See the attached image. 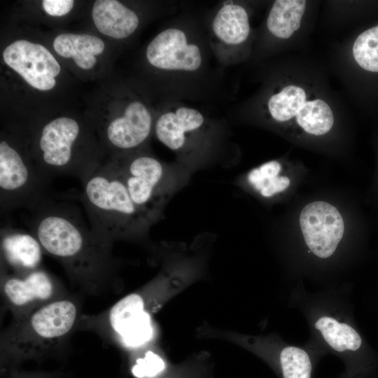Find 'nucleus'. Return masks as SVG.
I'll return each instance as SVG.
<instances>
[{
  "mask_svg": "<svg viewBox=\"0 0 378 378\" xmlns=\"http://www.w3.org/2000/svg\"><path fill=\"white\" fill-rule=\"evenodd\" d=\"M225 122L185 102H164L155 117L157 139L182 160L197 162L220 155L229 145Z\"/></svg>",
  "mask_w": 378,
  "mask_h": 378,
  "instance_id": "obj_4",
  "label": "nucleus"
},
{
  "mask_svg": "<svg viewBox=\"0 0 378 378\" xmlns=\"http://www.w3.org/2000/svg\"><path fill=\"white\" fill-rule=\"evenodd\" d=\"M352 52L362 69L378 72V25L358 35L354 43Z\"/></svg>",
  "mask_w": 378,
  "mask_h": 378,
  "instance_id": "obj_21",
  "label": "nucleus"
},
{
  "mask_svg": "<svg viewBox=\"0 0 378 378\" xmlns=\"http://www.w3.org/2000/svg\"><path fill=\"white\" fill-rule=\"evenodd\" d=\"M299 223L304 241L317 257L327 258L335 251L344 232L338 209L324 201H314L302 209Z\"/></svg>",
  "mask_w": 378,
  "mask_h": 378,
  "instance_id": "obj_12",
  "label": "nucleus"
},
{
  "mask_svg": "<svg viewBox=\"0 0 378 378\" xmlns=\"http://www.w3.org/2000/svg\"><path fill=\"white\" fill-rule=\"evenodd\" d=\"M81 132L79 123L68 117L55 118L41 129L37 143L39 153L34 160L51 181L69 176L82 182L101 167L77 152Z\"/></svg>",
  "mask_w": 378,
  "mask_h": 378,
  "instance_id": "obj_9",
  "label": "nucleus"
},
{
  "mask_svg": "<svg viewBox=\"0 0 378 378\" xmlns=\"http://www.w3.org/2000/svg\"><path fill=\"white\" fill-rule=\"evenodd\" d=\"M260 111L271 122L294 123L307 134L322 136L330 131L334 115L322 99H310L301 86L287 85L265 90L261 97Z\"/></svg>",
  "mask_w": 378,
  "mask_h": 378,
  "instance_id": "obj_10",
  "label": "nucleus"
},
{
  "mask_svg": "<svg viewBox=\"0 0 378 378\" xmlns=\"http://www.w3.org/2000/svg\"><path fill=\"white\" fill-rule=\"evenodd\" d=\"M111 161L133 202L154 223L157 222L176 188L171 167L139 150L119 156Z\"/></svg>",
  "mask_w": 378,
  "mask_h": 378,
  "instance_id": "obj_6",
  "label": "nucleus"
},
{
  "mask_svg": "<svg viewBox=\"0 0 378 378\" xmlns=\"http://www.w3.org/2000/svg\"><path fill=\"white\" fill-rule=\"evenodd\" d=\"M92 16L102 34L116 39L132 36L140 24L138 13L116 0L95 1Z\"/></svg>",
  "mask_w": 378,
  "mask_h": 378,
  "instance_id": "obj_16",
  "label": "nucleus"
},
{
  "mask_svg": "<svg viewBox=\"0 0 378 378\" xmlns=\"http://www.w3.org/2000/svg\"><path fill=\"white\" fill-rule=\"evenodd\" d=\"M153 329L149 312H145L130 322L117 335L127 346L138 347L148 342Z\"/></svg>",
  "mask_w": 378,
  "mask_h": 378,
  "instance_id": "obj_22",
  "label": "nucleus"
},
{
  "mask_svg": "<svg viewBox=\"0 0 378 378\" xmlns=\"http://www.w3.org/2000/svg\"><path fill=\"white\" fill-rule=\"evenodd\" d=\"M281 164L277 160L267 162L251 169L246 179L262 197L270 198L284 191L290 185L288 177L281 175Z\"/></svg>",
  "mask_w": 378,
  "mask_h": 378,
  "instance_id": "obj_19",
  "label": "nucleus"
},
{
  "mask_svg": "<svg viewBox=\"0 0 378 378\" xmlns=\"http://www.w3.org/2000/svg\"><path fill=\"white\" fill-rule=\"evenodd\" d=\"M29 213V231L75 286L90 294L110 289L118 265L112 246L95 236L78 206L50 195Z\"/></svg>",
  "mask_w": 378,
  "mask_h": 378,
  "instance_id": "obj_2",
  "label": "nucleus"
},
{
  "mask_svg": "<svg viewBox=\"0 0 378 378\" xmlns=\"http://www.w3.org/2000/svg\"><path fill=\"white\" fill-rule=\"evenodd\" d=\"M7 140L0 142L1 215L15 209L29 212L49 197L51 180Z\"/></svg>",
  "mask_w": 378,
  "mask_h": 378,
  "instance_id": "obj_7",
  "label": "nucleus"
},
{
  "mask_svg": "<svg viewBox=\"0 0 378 378\" xmlns=\"http://www.w3.org/2000/svg\"><path fill=\"white\" fill-rule=\"evenodd\" d=\"M79 199L95 236L113 246L120 240L144 237L154 223L133 202L111 160L80 182Z\"/></svg>",
  "mask_w": 378,
  "mask_h": 378,
  "instance_id": "obj_3",
  "label": "nucleus"
},
{
  "mask_svg": "<svg viewBox=\"0 0 378 378\" xmlns=\"http://www.w3.org/2000/svg\"><path fill=\"white\" fill-rule=\"evenodd\" d=\"M74 4L73 0H43L42 6L43 10L50 15L62 16L72 9Z\"/></svg>",
  "mask_w": 378,
  "mask_h": 378,
  "instance_id": "obj_24",
  "label": "nucleus"
},
{
  "mask_svg": "<svg viewBox=\"0 0 378 378\" xmlns=\"http://www.w3.org/2000/svg\"><path fill=\"white\" fill-rule=\"evenodd\" d=\"M209 43L223 69L246 61L251 54L253 36L249 10L239 1H220L203 15Z\"/></svg>",
  "mask_w": 378,
  "mask_h": 378,
  "instance_id": "obj_8",
  "label": "nucleus"
},
{
  "mask_svg": "<svg viewBox=\"0 0 378 378\" xmlns=\"http://www.w3.org/2000/svg\"><path fill=\"white\" fill-rule=\"evenodd\" d=\"M3 58L31 87L39 90H50L55 87V78L60 72V66L41 44L15 41L4 49Z\"/></svg>",
  "mask_w": 378,
  "mask_h": 378,
  "instance_id": "obj_13",
  "label": "nucleus"
},
{
  "mask_svg": "<svg viewBox=\"0 0 378 378\" xmlns=\"http://www.w3.org/2000/svg\"><path fill=\"white\" fill-rule=\"evenodd\" d=\"M314 327L320 331L328 345L335 351H356L362 343L358 333L349 325L340 323L330 316H321Z\"/></svg>",
  "mask_w": 378,
  "mask_h": 378,
  "instance_id": "obj_20",
  "label": "nucleus"
},
{
  "mask_svg": "<svg viewBox=\"0 0 378 378\" xmlns=\"http://www.w3.org/2000/svg\"><path fill=\"white\" fill-rule=\"evenodd\" d=\"M155 121L154 115L144 102L132 100L122 113L107 125L106 137L108 144L120 152L118 157L138 151L154 132Z\"/></svg>",
  "mask_w": 378,
  "mask_h": 378,
  "instance_id": "obj_14",
  "label": "nucleus"
},
{
  "mask_svg": "<svg viewBox=\"0 0 378 378\" xmlns=\"http://www.w3.org/2000/svg\"><path fill=\"white\" fill-rule=\"evenodd\" d=\"M43 248L29 231L6 225L1 227V271L24 276L41 267Z\"/></svg>",
  "mask_w": 378,
  "mask_h": 378,
  "instance_id": "obj_15",
  "label": "nucleus"
},
{
  "mask_svg": "<svg viewBox=\"0 0 378 378\" xmlns=\"http://www.w3.org/2000/svg\"><path fill=\"white\" fill-rule=\"evenodd\" d=\"M145 57L158 74L164 102H211L225 97V74L210 47L203 15L173 17L148 43Z\"/></svg>",
  "mask_w": 378,
  "mask_h": 378,
  "instance_id": "obj_1",
  "label": "nucleus"
},
{
  "mask_svg": "<svg viewBox=\"0 0 378 378\" xmlns=\"http://www.w3.org/2000/svg\"><path fill=\"white\" fill-rule=\"evenodd\" d=\"M1 293L13 320L67 296L59 280L42 267L22 276L1 271Z\"/></svg>",
  "mask_w": 378,
  "mask_h": 378,
  "instance_id": "obj_11",
  "label": "nucleus"
},
{
  "mask_svg": "<svg viewBox=\"0 0 378 378\" xmlns=\"http://www.w3.org/2000/svg\"><path fill=\"white\" fill-rule=\"evenodd\" d=\"M80 307L76 298L66 296L28 316L13 320L1 334L3 355L16 359L31 358L61 346L77 328Z\"/></svg>",
  "mask_w": 378,
  "mask_h": 378,
  "instance_id": "obj_5",
  "label": "nucleus"
},
{
  "mask_svg": "<svg viewBox=\"0 0 378 378\" xmlns=\"http://www.w3.org/2000/svg\"><path fill=\"white\" fill-rule=\"evenodd\" d=\"M306 5L303 0L274 1L266 19L267 31L277 38H290L300 27Z\"/></svg>",
  "mask_w": 378,
  "mask_h": 378,
  "instance_id": "obj_18",
  "label": "nucleus"
},
{
  "mask_svg": "<svg viewBox=\"0 0 378 378\" xmlns=\"http://www.w3.org/2000/svg\"><path fill=\"white\" fill-rule=\"evenodd\" d=\"M55 52L65 58L72 57L83 69L92 68L97 62L95 55L103 52L105 45L99 37L89 34H61L53 41Z\"/></svg>",
  "mask_w": 378,
  "mask_h": 378,
  "instance_id": "obj_17",
  "label": "nucleus"
},
{
  "mask_svg": "<svg viewBox=\"0 0 378 378\" xmlns=\"http://www.w3.org/2000/svg\"><path fill=\"white\" fill-rule=\"evenodd\" d=\"M164 368V362L160 356L147 351L144 357L136 360L132 372L138 378H151L160 374Z\"/></svg>",
  "mask_w": 378,
  "mask_h": 378,
  "instance_id": "obj_23",
  "label": "nucleus"
}]
</instances>
